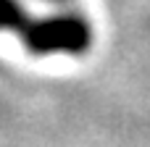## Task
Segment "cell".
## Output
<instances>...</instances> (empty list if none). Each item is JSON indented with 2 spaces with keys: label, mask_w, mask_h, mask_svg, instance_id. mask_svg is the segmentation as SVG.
Instances as JSON below:
<instances>
[{
  "label": "cell",
  "mask_w": 150,
  "mask_h": 147,
  "mask_svg": "<svg viewBox=\"0 0 150 147\" xmlns=\"http://www.w3.org/2000/svg\"><path fill=\"white\" fill-rule=\"evenodd\" d=\"M29 16L21 0H0V32H13L21 34L29 26Z\"/></svg>",
  "instance_id": "7a4b0ae2"
},
{
  "label": "cell",
  "mask_w": 150,
  "mask_h": 147,
  "mask_svg": "<svg viewBox=\"0 0 150 147\" xmlns=\"http://www.w3.org/2000/svg\"><path fill=\"white\" fill-rule=\"evenodd\" d=\"M18 37L32 55H50V53L84 55L92 47L90 21L82 13H71V11L53 13L45 18H32Z\"/></svg>",
  "instance_id": "6da1fadb"
},
{
  "label": "cell",
  "mask_w": 150,
  "mask_h": 147,
  "mask_svg": "<svg viewBox=\"0 0 150 147\" xmlns=\"http://www.w3.org/2000/svg\"><path fill=\"white\" fill-rule=\"evenodd\" d=\"M47 3H63V0H47Z\"/></svg>",
  "instance_id": "3957f363"
}]
</instances>
